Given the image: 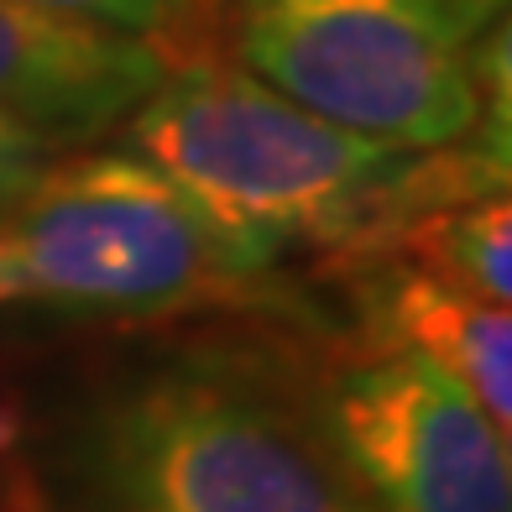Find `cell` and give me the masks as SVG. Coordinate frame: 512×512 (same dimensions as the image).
I'll return each instance as SVG.
<instances>
[{"mask_svg":"<svg viewBox=\"0 0 512 512\" xmlns=\"http://www.w3.org/2000/svg\"><path fill=\"white\" fill-rule=\"evenodd\" d=\"M162 58V79L126 115L131 152L283 262L314 251L345 272L434 209L507 189L497 142L387 147L319 121L230 58Z\"/></svg>","mask_w":512,"mask_h":512,"instance_id":"1","label":"cell"},{"mask_svg":"<svg viewBox=\"0 0 512 512\" xmlns=\"http://www.w3.org/2000/svg\"><path fill=\"white\" fill-rule=\"evenodd\" d=\"M157 324L204 309L298 314L288 262L136 152H84L37 173L0 215V304Z\"/></svg>","mask_w":512,"mask_h":512,"instance_id":"2","label":"cell"},{"mask_svg":"<svg viewBox=\"0 0 512 512\" xmlns=\"http://www.w3.org/2000/svg\"><path fill=\"white\" fill-rule=\"evenodd\" d=\"M89 460L105 512H377L324 439L314 387L230 345L126 382Z\"/></svg>","mask_w":512,"mask_h":512,"instance_id":"3","label":"cell"},{"mask_svg":"<svg viewBox=\"0 0 512 512\" xmlns=\"http://www.w3.org/2000/svg\"><path fill=\"white\" fill-rule=\"evenodd\" d=\"M476 37L450 0H236V63L293 105L387 147L481 131Z\"/></svg>","mask_w":512,"mask_h":512,"instance_id":"4","label":"cell"},{"mask_svg":"<svg viewBox=\"0 0 512 512\" xmlns=\"http://www.w3.org/2000/svg\"><path fill=\"white\" fill-rule=\"evenodd\" d=\"M330 450L377 512H512L507 429L403 351H361L314 382Z\"/></svg>","mask_w":512,"mask_h":512,"instance_id":"5","label":"cell"},{"mask_svg":"<svg viewBox=\"0 0 512 512\" xmlns=\"http://www.w3.org/2000/svg\"><path fill=\"white\" fill-rule=\"evenodd\" d=\"M162 63L157 42L84 27L32 0H0V115L42 142H84L121 126L162 79Z\"/></svg>","mask_w":512,"mask_h":512,"instance_id":"6","label":"cell"},{"mask_svg":"<svg viewBox=\"0 0 512 512\" xmlns=\"http://www.w3.org/2000/svg\"><path fill=\"white\" fill-rule=\"evenodd\" d=\"M361 283V330L366 351H403L445 371L471 392V403L497 429L512 424V314L507 304L465 293L445 277L403 262L371 256L345 267Z\"/></svg>","mask_w":512,"mask_h":512,"instance_id":"7","label":"cell"},{"mask_svg":"<svg viewBox=\"0 0 512 512\" xmlns=\"http://www.w3.org/2000/svg\"><path fill=\"white\" fill-rule=\"evenodd\" d=\"M382 256H403V262L445 277V283L486 298V304H507L512 298V204H507V189L413 220Z\"/></svg>","mask_w":512,"mask_h":512,"instance_id":"8","label":"cell"},{"mask_svg":"<svg viewBox=\"0 0 512 512\" xmlns=\"http://www.w3.org/2000/svg\"><path fill=\"white\" fill-rule=\"evenodd\" d=\"M32 6L68 16V21H84V27H100V32L157 42L162 32H173L183 21L189 0H32Z\"/></svg>","mask_w":512,"mask_h":512,"instance_id":"9","label":"cell"},{"mask_svg":"<svg viewBox=\"0 0 512 512\" xmlns=\"http://www.w3.org/2000/svg\"><path fill=\"white\" fill-rule=\"evenodd\" d=\"M48 147L37 131H27L11 115H0V215L37 183V173L48 168Z\"/></svg>","mask_w":512,"mask_h":512,"instance_id":"10","label":"cell"},{"mask_svg":"<svg viewBox=\"0 0 512 512\" xmlns=\"http://www.w3.org/2000/svg\"><path fill=\"white\" fill-rule=\"evenodd\" d=\"M471 32H486L492 21H507V0H450Z\"/></svg>","mask_w":512,"mask_h":512,"instance_id":"11","label":"cell"},{"mask_svg":"<svg viewBox=\"0 0 512 512\" xmlns=\"http://www.w3.org/2000/svg\"><path fill=\"white\" fill-rule=\"evenodd\" d=\"M11 434H16V424H11V413H6V408H0V450H6V445H11Z\"/></svg>","mask_w":512,"mask_h":512,"instance_id":"12","label":"cell"}]
</instances>
